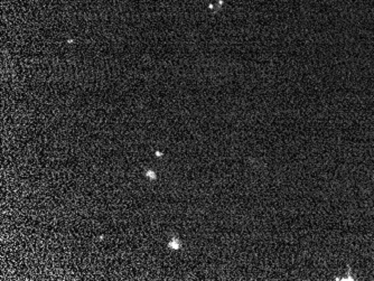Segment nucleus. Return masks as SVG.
<instances>
[{
	"label": "nucleus",
	"instance_id": "1",
	"mask_svg": "<svg viewBox=\"0 0 374 281\" xmlns=\"http://www.w3.org/2000/svg\"><path fill=\"white\" fill-rule=\"evenodd\" d=\"M168 246L173 249V250H177L180 248V241L178 240V239H173L170 242L168 243Z\"/></svg>",
	"mask_w": 374,
	"mask_h": 281
},
{
	"label": "nucleus",
	"instance_id": "2",
	"mask_svg": "<svg viewBox=\"0 0 374 281\" xmlns=\"http://www.w3.org/2000/svg\"><path fill=\"white\" fill-rule=\"evenodd\" d=\"M147 176H148V177H150L152 180H155V179H156V175H155V173H153L152 170H148V171H147Z\"/></svg>",
	"mask_w": 374,
	"mask_h": 281
},
{
	"label": "nucleus",
	"instance_id": "3",
	"mask_svg": "<svg viewBox=\"0 0 374 281\" xmlns=\"http://www.w3.org/2000/svg\"><path fill=\"white\" fill-rule=\"evenodd\" d=\"M156 155H157V156H161L163 154H161V152H156Z\"/></svg>",
	"mask_w": 374,
	"mask_h": 281
}]
</instances>
